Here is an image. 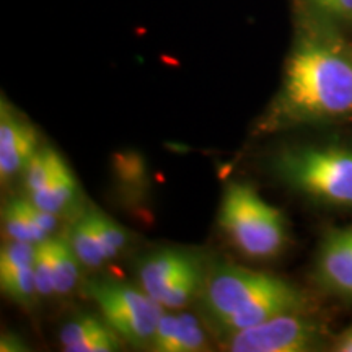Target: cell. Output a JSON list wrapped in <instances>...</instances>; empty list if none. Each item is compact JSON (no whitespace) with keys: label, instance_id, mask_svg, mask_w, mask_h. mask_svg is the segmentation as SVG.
Returning a JSON list of instances; mask_svg holds the SVG:
<instances>
[{"label":"cell","instance_id":"cell-8","mask_svg":"<svg viewBox=\"0 0 352 352\" xmlns=\"http://www.w3.org/2000/svg\"><path fill=\"white\" fill-rule=\"evenodd\" d=\"M38 138L32 122L26 121L6 98L0 101V178L10 182L25 173L36 155Z\"/></svg>","mask_w":352,"mask_h":352},{"label":"cell","instance_id":"cell-6","mask_svg":"<svg viewBox=\"0 0 352 352\" xmlns=\"http://www.w3.org/2000/svg\"><path fill=\"white\" fill-rule=\"evenodd\" d=\"M88 297L98 305L101 316L134 347L151 349L153 334L165 308L145 290L116 279H95L87 284Z\"/></svg>","mask_w":352,"mask_h":352},{"label":"cell","instance_id":"cell-22","mask_svg":"<svg viewBox=\"0 0 352 352\" xmlns=\"http://www.w3.org/2000/svg\"><path fill=\"white\" fill-rule=\"evenodd\" d=\"M333 349L338 352H352V327L338 338Z\"/></svg>","mask_w":352,"mask_h":352},{"label":"cell","instance_id":"cell-12","mask_svg":"<svg viewBox=\"0 0 352 352\" xmlns=\"http://www.w3.org/2000/svg\"><path fill=\"white\" fill-rule=\"evenodd\" d=\"M33 202L26 197L10 199L2 209V228L7 240L28 241V243H43L50 236L36 223L33 214Z\"/></svg>","mask_w":352,"mask_h":352},{"label":"cell","instance_id":"cell-11","mask_svg":"<svg viewBox=\"0 0 352 352\" xmlns=\"http://www.w3.org/2000/svg\"><path fill=\"white\" fill-rule=\"evenodd\" d=\"M155 352H199L208 349V333L189 314H165L158 321L151 344Z\"/></svg>","mask_w":352,"mask_h":352},{"label":"cell","instance_id":"cell-19","mask_svg":"<svg viewBox=\"0 0 352 352\" xmlns=\"http://www.w3.org/2000/svg\"><path fill=\"white\" fill-rule=\"evenodd\" d=\"M38 245L15 240H8L7 243H3L2 252H0V277L10 276L13 272L33 266Z\"/></svg>","mask_w":352,"mask_h":352},{"label":"cell","instance_id":"cell-17","mask_svg":"<svg viewBox=\"0 0 352 352\" xmlns=\"http://www.w3.org/2000/svg\"><path fill=\"white\" fill-rule=\"evenodd\" d=\"M87 215L96 239L100 240L109 261L120 256L127 245V233L124 228L118 226L108 215L101 214L100 210H90V212H87Z\"/></svg>","mask_w":352,"mask_h":352},{"label":"cell","instance_id":"cell-18","mask_svg":"<svg viewBox=\"0 0 352 352\" xmlns=\"http://www.w3.org/2000/svg\"><path fill=\"white\" fill-rule=\"evenodd\" d=\"M33 266L13 272L10 276L0 277L2 292L20 305H32L36 297H39Z\"/></svg>","mask_w":352,"mask_h":352},{"label":"cell","instance_id":"cell-7","mask_svg":"<svg viewBox=\"0 0 352 352\" xmlns=\"http://www.w3.org/2000/svg\"><path fill=\"white\" fill-rule=\"evenodd\" d=\"M321 338V328L305 311H292L226 334L222 347L230 352H307L320 349Z\"/></svg>","mask_w":352,"mask_h":352},{"label":"cell","instance_id":"cell-21","mask_svg":"<svg viewBox=\"0 0 352 352\" xmlns=\"http://www.w3.org/2000/svg\"><path fill=\"white\" fill-rule=\"evenodd\" d=\"M310 2L333 19L352 21V0H310Z\"/></svg>","mask_w":352,"mask_h":352},{"label":"cell","instance_id":"cell-20","mask_svg":"<svg viewBox=\"0 0 352 352\" xmlns=\"http://www.w3.org/2000/svg\"><path fill=\"white\" fill-rule=\"evenodd\" d=\"M34 277H36L39 297H51L56 294L54 270H52V254L50 239L38 245L34 259Z\"/></svg>","mask_w":352,"mask_h":352},{"label":"cell","instance_id":"cell-14","mask_svg":"<svg viewBox=\"0 0 352 352\" xmlns=\"http://www.w3.org/2000/svg\"><path fill=\"white\" fill-rule=\"evenodd\" d=\"M52 270H54V284L57 296H69L80 280L82 263L74 252L67 235L51 236Z\"/></svg>","mask_w":352,"mask_h":352},{"label":"cell","instance_id":"cell-2","mask_svg":"<svg viewBox=\"0 0 352 352\" xmlns=\"http://www.w3.org/2000/svg\"><path fill=\"white\" fill-rule=\"evenodd\" d=\"M199 298L209 321L222 336L272 316L305 311L308 305L302 290L283 277L232 263L209 267Z\"/></svg>","mask_w":352,"mask_h":352},{"label":"cell","instance_id":"cell-10","mask_svg":"<svg viewBox=\"0 0 352 352\" xmlns=\"http://www.w3.org/2000/svg\"><path fill=\"white\" fill-rule=\"evenodd\" d=\"M59 341L67 352H114L120 351L122 340L103 316L80 315L64 324Z\"/></svg>","mask_w":352,"mask_h":352},{"label":"cell","instance_id":"cell-1","mask_svg":"<svg viewBox=\"0 0 352 352\" xmlns=\"http://www.w3.org/2000/svg\"><path fill=\"white\" fill-rule=\"evenodd\" d=\"M352 118V47L318 32L305 33L290 52L279 91L256 134Z\"/></svg>","mask_w":352,"mask_h":352},{"label":"cell","instance_id":"cell-5","mask_svg":"<svg viewBox=\"0 0 352 352\" xmlns=\"http://www.w3.org/2000/svg\"><path fill=\"white\" fill-rule=\"evenodd\" d=\"M209 267L199 253L160 248L135 264L139 285L165 310H182L201 296Z\"/></svg>","mask_w":352,"mask_h":352},{"label":"cell","instance_id":"cell-3","mask_svg":"<svg viewBox=\"0 0 352 352\" xmlns=\"http://www.w3.org/2000/svg\"><path fill=\"white\" fill-rule=\"evenodd\" d=\"M274 175L294 191L340 208H352V147L296 145L272 160Z\"/></svg>","mask_w":352,"mask_h":352},{"label":"cell","instance_id":"cell-9","mask_svg":"<svg viewBox=\"0 0 352 352\" xmlns=\"http://www.w3.org/2000/svg\"><path fill=\"white\" fill-rule=\"evenodd\" d=\"M315 277L328 292L352 298V228L331 230L324 236L316 256Z\"/></svg>","mask_w":352,"mask_h":352},{"label":"cell","instance_id":"cell-15","mask_svg":"<svg viewBox=\"0 0 352 352\" xmlns=\"http://www.w3.org/2000/svg\"><path fill=\"white\" fill-rule=\"evenodd\" d=\"M67 236L74 252L77 254V258L80 259L82 266L90 267V270H100L103 264H107L109 261L103 246L100 243V240L96 239L87 214H83L82 217L70 227Z\"/></svg>","mask_w":352,"mask_h":352},{"label":"cell","instance_id":"cell-13","mask_svg":"<svg viewBox=\"0 0 352 352\" xmlns=\"http://www.w3.org/2000/svg\"><path fill=\"white\" fill-rule=\"evenodd\" d=\"M28 199L47 212L60 215L76 204L78 196V184L74 178L72 171L67 166L56 176L52 182L38 191L26 195Z\"/></svg>","mask_w":352,"mask_h":352},{"label":"cell","instance_id":"cell-16","mask_svg":"<svg viewBox=\"0 0 352 352\" xmlns=\"http://www.w3.org/2000/svg\"><path fill=\"white\" fill-rule=\"evenodd\" d=\"M64 168H67V164H65L63 157L54 148H39L23 173L26 195H32V192L46 186Z\"/></svg>","mask_w":352,"mask_h":352},{"label":"cell","instance_id":"cell-23","mask_svg":"<svg viewBox=\"0 0 352 352\" xmlns=\"http://www.w3.org/2000/svg\"><path fill=\"white\" fill-rule=\"evenodd\" d=\"M20 340L13 338L12 334H3L2 336V342H0V351L3 352H10V351H20Z\"/></svg>","mask_w":352,"mask_h":352},{"label":"cell","instance_id":"cell-4","mask_svg":"<svg viewBox=\"0 0 352 352\" xmlns=\"http://www.w3.org/2000/svg\"><path fill=\"white\" fill-rule=\"evenodd\" d=\"M219 223L246 258H276L287 245L284 214L246 184H228L220 206Z\"/></svg>","mask_w":352,"mask_h":352}]
</instances>
